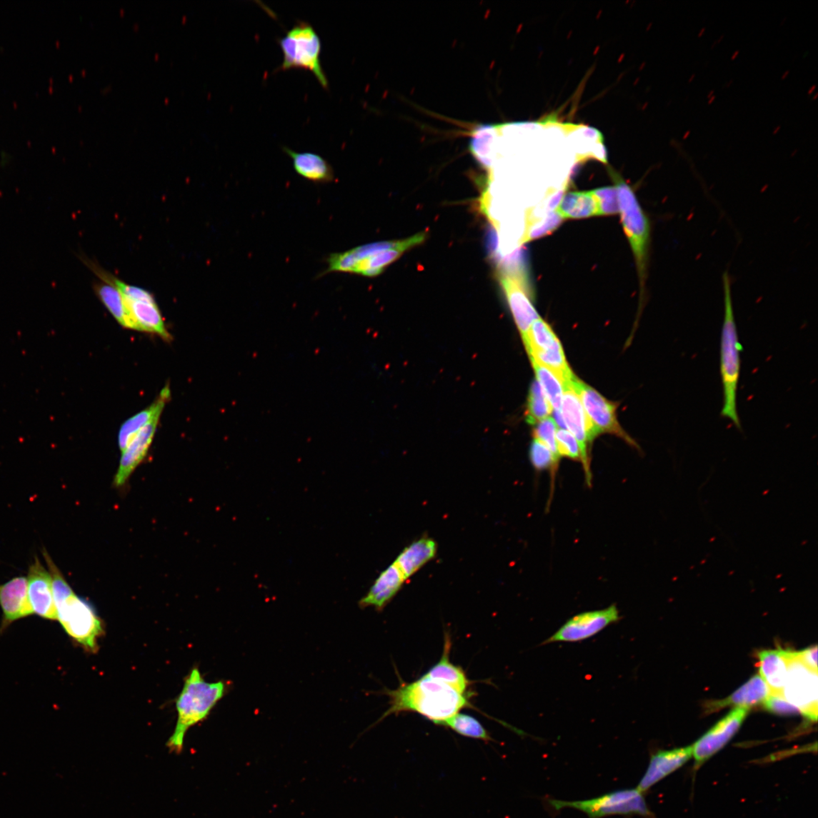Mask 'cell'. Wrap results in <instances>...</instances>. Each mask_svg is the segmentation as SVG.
Returning a JSON list of instances; mask_svg holds the SVG:
<instances>
[{
  "instance_id": "50",
  "label": "cell",
  "mask_w": 818,
  "mask_h": 818,
  "mask_svg": "<svg viewBox=\"0 0 818 818\" xmlns=\"http://www.w3.org/2000/svg\"><path fill=\"white\" fill-rule=\"evenodd\" d=\"M714 91H711V92H710V93L708 94V98L709 99V98H711L712 96H714Z\"/></svg>"
},
{
  "instance_id": "43",
  "label": "cell",
  "mask_w": 818,
  "mask_h": 818,
  "mask_svg": "<svg viewBox=\"0 0 818 818\" xmlns=\"http://www.w3.org/2000/svg\"><path fill=\"white\" fill-rule=\"evenodd\" d=\"M739 54V50H736V51L733 54V55L732 56V60L735 59L738 56Z\"/></svg>"
},
{
  "instance_id": "16",
  "label": "cell",
  "mask_w": 818,
  "mask_h": 818,
  "mask_svg": "<svg viewBox=\"0 0 818 818\" xmlns=\"http://www.w3.org/2000/svg\"><path fill=\"white\" fill-rule=\"evenodd\" d=\"M27 579L33 614L46 620L57 621L51 577L37 557L30 565Z\"/></svg>"
},
{
  "instance_id": "7",
  "label": "cell",
  "mask_w": 818,
  "mask_h": 818,
  "mask_svg": "<svg viewBox=\"0 0 818 818\" xmlns=\"http://www.w3.org/2000/svg\"><path fill=\"white\" fill-rule=\"evenodd\" d=\"M56 609L57 621L69 637L86 651L96 653L104 628L91 604L74 594Z\"/></svg>"
},
{
  "instance_id": "40",
  "label": "cell",
  "mask_w": 818,
  "mask_h": 818,
  "mask_svg": "<svg viewBox=\"0 0 818 818\" xmlns=\"http://www.w3.org/2000/svg\"><path fill=\"white\" fill-rule=\"evenodd\" d=\"M0 157H1V159H0V167L2 168L7 167L12 160V156L9 153L6 152V151H2V152L0 153Z\"/></svg>"
},
{
  "instance_id": "12",
  "label": "cell",
  "mask_w": 818,
  "mask_h": 818,
  "mask_svg": "<svg viewBox=\"0 0 818 818\" xmlns=\"http://www.w3.org/2000/svg\"><path fill=\"white\" fill-rule=\"evenodd\" d=\"M622 619L615 605L601 610L578 614L566 622L559 630L541 645L555 643H578L593 637Z\"/></svg>"
},
{
  "instance_id": "48",
  "label": "cell",
  "mask_w": 818,
  "mask_h": 818,
  "mask_svg": "<svg viewBox=\"0 0 818 818\" xmlns=\"http://www.w3.org/2000/svg\"><path fill=\"white\" fill-rule=\"evenodd\" d=\"M695 78H696V74H692V76L689 79V82L693 81Z\"/></svg>"
},
{
  "instance_id": "46",
  "label": "cell",
  "mask_w": 818,
  "mask_h": 818,
  "mask_svg": "<svg viewBox=\"0 0 818 818\" xmlns=\"http://www.w3.org/2000/svg\"><path fill=\"white\" fill-rule=\"evenodd\" d=\"M715 99H716V96H714V95L712 96L711 98H709V104H712L714 101Z\"/></svg>"
},
{
  "instance_id": "6",
  "label": "cell",
  "mask_w": 818,
  "mask_h": 818,
  "mask_svg": "<svg viewBox=\"0 0 818 818\" xmlns=\"http://www.w3.org/2000/svg\"><path fill=\"white\" fill-rule=\"evenodd\" d=\"M549 804L556 811L570 808L585 813L589 818H602L610 815H638L654 818L648 807L644 794L637 789L614 791L598 798L583 801L550 799Z\"/></svg>"
},
{
  "instance_id": "30",
  "label": "cell",
  "mask_w": 818,
  "mask_h": 818,
  "mask_svg": "<svg viewBox=\"0 0 818 818\" xmlns=\"http://www.w3.org/2000/svg\"><path fill=\"white\" fill-rule=\"evenodd\" d=\"M537 381L542 388L553 411L561 412L564 385L559 377L547 368L532 361Z\"/></svg>"
},
{
  "instance_id": "21",
  "label": "cell",
  "mask_w": 818,
  "mask_h": 818,
  "mask_svg": "<svg viewBox=\"0 0 818 818\" xmlns=\"http://www.w3.org/2000/svg\"><path fill=\"white\" fill-rule=\"evenodd\" d=\"M772 694V690L760 674L754 675L749 681L727 698L712 702L708 710L715 712L728 707L751 709L764 702Z\"/></svg>"
},
{
  "instance_id": "42",
  "label": "cell",
  "mask_w": 818,
  "mask_h": 818,
  "mask_svg": "<svg viewBox=\"0 0 818 818\" xmlns=\"http://www.w3.org/2000/svg\"><path fill=\"white\" fill-rule=\"evenodd\" d=\"M724 35L721 36L719 37V40H717V41H714L713 45L712 46V48H713L714 46H716L717 44H719L724 39Z\"/></svg>"
},
{
  "instance_id": "39",
  "label": "cell",
  "mask_w": 818,
  "mask_h": 818,
  "mask_svg": "<svg viewBox=\"0 0 818 818\" xmlns=\"http://www.w3.org/2000/svg\"><path fill=\"white\" fill-rule=\"evenodd\" d=\"M799 659L809 669L817 672V646L798 652Z\"/></svg>"
},
{
  "instance_id": "51",
  "label": "cell",
  "mask_w": 818,
  "mask_h": 818,
  "mask_svg": "<svg viewBox=\"0 0 818 818\" xmlns=\"http://www.w3.org/2000/svg\"><path fill=\"white\" fill-rule=\"evenodd\" d=\"M817 96H818V94H815V95L813 96L812 99L816 100L817 99Z\"/></svg>"
},
{
  "instance_id": "41",
  "label": "cell",
  "mask_w": 818,
  "mask_h": 818,
  "mask_svg": "<svg viewBox=\"0 0 818 818\" xmlns=\"http://www.w3.org/2000/svg\"><path fill=\"white\" fill-rule=\"evenodd\" d=\"M816 88H817V86L815 84L812 85V86L810 87V89L808 91V94L812 95L814 92V91L816 90Z\"/></svg>"
},
{
  "instance_id": "37",
  "label": "cell",
  "mask_w": 818,
  "mask_h": 818,
  "mask_svg": "<svg viewBox=\"0 0 818 818\" xmlns=\"http://www.w3.org/2000/svg\"><path fill=\"white\" fill-rule=\"evenodd\" d=\"M557 443L559 457L571 459L582 462V457L580 447L575 437L565 429L557 431Z\"/></svg>"
},
{
  "instance_id": "5",
  "label": "cell",
  "mask_w": 818,
  "mask_h": 818,
  "mask_svg": "<svg viewBox=\"0 0 818 818\" xmlns=\"http://www.w3.org/2000/svg\"><path fill=\"white\" fill-rule=\"evenodd\" d=\"M284 60L278 71L301 69L311 71L324 90L329 83L320 60L321 41L316 30L306 21H299L279 40Z\"/></svg>"
},
{
  "instance_id": "20",
  "label": "cell",
  "mask_w": 818,
  "mask_h": 818,
  "mask_svg": "<svg viewBox=\"0 0 818 818\" xmlns=\"http://www.w3.org/2000/svg\"><path fill=\"white\" fill-rule=\"evenodd\" d=\"M406 581L397 565L392 564L376 579L367 595L361 599L359 606L362 608L374 607L377 611L383 610L398 594Z\"/></svg>"
},
{
  "instance_id": "49",
  "label": "cell",
  "mask_w": 818,
  "mask_h": 818,
  "mask_svg": "<svg viewBox=\"0 0 818 818\" xmlns=\"http://www.w3.org/2000/svg\"><path fill=\"white\" fill-rule=\"evenodd\" d=\"M690 133H691L690 131H687L683 136L684 139H687V138L689 136Z\"/></svg>"
},
{
  "instance_id": "44",
  "label": "cell",
  "mask_w": 818,
  "mask_h": 818,
  "mask_svg": "<svg viewBox=\"0 0 818 818\" xmlns=\"http://www.w3.org/2000/svg\"><path fill=\"white\" fill-rule=\"evenodd\" d=\"M789 74V70H788V71H785V72L783 74V75H782V80H784V79H786V78L788 76Z\"/></svg>"
},
{
  "instance_id": "32",
  "label": "cell",
  "mask_w": 818,
  "mask_h": 818,
  "mask_svg": "<svg viewBox=\"0 0 818 818\" xmlns=\"http://www.w3.org/2000/svg\"><path fill=\"white\" fill-rule=\"evenodd\" d=\"M530 459L536 471L543 472L550 470L551 489L550 498L548 503V504H550L554 490H555L556 478L560 460L554 457L552 452L544 444L536 439L533 440L530 447Z\"/></svg>"
},
{
  "instance_id": "19",
  "label": "cell",
  "mask_w": 818,
  "mask_h": 818,
  "mask_svg": "<svg viewBox=\"0 0 818 818\" xmlns=\"http://www.w3.org/2000/svg\"><path fill=\"white\" fill-rule=\"evenodd\" d=\"M692 757H693L692 747L654 753L637 789L645 794L662 779L681 769Z\"/></svg>"
},
{
  "instance_id": "36",
  "label": "cell",
  "mask_w": 818,
  "mask_h": 818,
  "mask_svg": "<svg viewBox=\"0 0 818 818\" xmlns=\"http://www.w3.org/2000/svg\"><path fill=\"white\" fill-rule=\"evenodd\" d=\"M595 196L599 216H611L619 213L618 192L615 186H607L592 191Z\"/></svg>"
},
{
  "instance_id": "29",
  "label": "cell",
  "mask_w": 818,
  "mask_h": 818,
  "mask_svg": "<svg viewBox=\"0 0 818 818\" xmlns=\"http://www.w3.org/2000/svg\"><path fill=\"white\" fill-rule=\"evenodd\" d=\"M94 291L111 316L124 329L140 331L133 319L124 299L115 286L104 282L94 284Z\"/></svg>"
},
{
  "instance_id": "24",
  "label": "cell",
  "mask_w": 818,
  "mask_h": 818,
  "mask_svg": "<svg viewBox=\"0 0 818 818\" xmlns=\"http://www.w3.org/2000/svg\"><path fill=\"white\" fill-rule=\"evenodd\" d=\"M124 301L140 331L157 334L167 342L171 341V336L166 329L156 301L124 299Z\"/></svg>"
},
{
  "instance_id": "9",
  "label": "cell",
  "mask_w": 818,
  "mask_h": 818,
  "mask_svg": "<svg viewBox=\"0 0 818 818\" xmlns=\"http://www.w3.org/2000/svg\"><path fill=\"white\" fill-rule=\"evenodd\" d=\"M783 697L800 714L816 722L818 709L817 672L809 669L798 658L797 652L789 650V666Z\"/></svg>"
},
{
  "instance_id": "2",
  "label": "cell",
  "mask_w": 818,
  "mask_h": 818,
  "mask_svg": "<svg viewBox=\"0 0 818 818\" xmlns=\"http://www.w3.org/2000/svg\"><path fill=\"white\" fill-rule=\"evenodd\" d=\"M224 693L225 684L223 682L209 683L198 669L195 668L191 672L186 679L181 693L176 700L177 724L167 742V747L171 752L181 753L189 729L206 719Z\"/></svg>"
},
{
  "instance_id": "47",
  "label": "cell",
  "mask_w": 818,
  "mask_h": 818,
  "mask_svg": "<svg viewBox=\"0 0 818 818\" xmlns=\"http://www.w3.org/2000/svg\"><path fill=\"white\" fill-rule=\"evenodd\" d=\"M780 129H782V126H777V127L774 130L773 134H777L778 131L780 130Z\"/></svg>"
},
{
  "instance_id": "23",
  "label": "cell",
  "mask_w": 818,
  "mask_h": 818,
  "mask_svg": "<svg viewBox=\"0 0 818 818\" xmlns=\"http://www.w3.org/2000/svg\"><path fill=\"white\" fill-rule=\"evenodd\" d=\"M171 398V389L167 384L161 390L159 396L152 405L137 413L126 421L121 427L119 434V446L121 452L128 447L136 435L141 432L157 414H161Z\"/></svg>"
},
{
  "instance_id": "11",
  "label": "cell",
  "mask_w": 818,
  "mask_h": 818,
  "mask_svg": "<svg viewBox=\"0 0 818 818\" xmlns=\"http://www.w3.org/2000/svg\"><path fill=\"white\" fill-rule=\"evenodd\" d=\"M570 384L599 434H611L622 438L631 446L638 447L634 440L622 429L617 419L616 410L618 406L604 398L596 389L577 379L575 375Z\"/></svg>"
},
{
  "instance_id": "1",
  "label": "cell",
  "mask_w": 818,
  "mask_h": 818,
  "mask_svg": "<svg viewBox=\"0 0 818 818\" xmlns=\"http://www.w3.org/2000/svg\"><path fill=\"white\" fill-rule=\"evenodd\" d=\"M390 707L382 719L404 712H417L438 725L464 709L472 707L468 695L424 675L410 684L387 692Z\"/></svg>"
},
{
  "instance_id": "15",
  "label": "cell",
  "mask_w": 818,
  "mask_h": 818,
  "mask_svg": "<svg viewBox=\"0 0 818 818\" xmlns=\"http://www.w3.org/2000/svg\"><path fill=\"white\" fill-rule=\"evenodd\" d=\"M426 238L427 234L422 232L404 240L372 243L351 249L344 253L331 254L326 259L327 269L324 274L349 273L351 266L359 259L375 256L384 251L395 248H404L408 250L422 244Z\"/></svg>"
},
{
  "instance_id": "25",
  "label": "cell",
  "mask_w": 818,
  "mask_h": 818,
  "mask_svg": "<svg viewBox=\"0 0 818 818\" xmlns=\"http://www.w3.org/2000/svg\"><path fill=\"white\" fill-rule=\"evenodd\" d=\"M283 150L291 158L294 169L301 177L319 184L334 181L333 168L321 156L309 152L296 153L287 147H283Z\"/></svg>"
},
{
  "instance_id": "28",
  "label": "cell",
  "mask_w": 818,
  "mask_h": 818,
  "mask_svg": "<svg viewBox=\"0 0 818 818\" xmlns=\"http://www.w3.org/2000/svg\"><path fill=\"white\" fill-rule=\"evenodd\" d=\"M563 219H582L599 216L597 200L592 191L564 194L555 210Z\"/></svg>"
},
{
  "instance_id": "27",
  "label": "cell",
  "mask_w": 818,
  "mask_h": 818,
  "mask_svg": "<svg viewBox=\"0 0 818 818\" xmlns=\"http://www.w3.org/2000/svg\"><path fill=\"white\" fill-rule=\"evenodd\" d=\"M451 647L450 637L447 635L442 659L427 672L425 676L454 688L462 694L467 695L472 682L461 667L451 662L449 659Z\"/></svg>"
},
{
  "instance_id": "31",
  "label": "cell",
  "mask_w": 818,
  "mask_h": 818,
  "mask_svg": "<svg viewBox=\"0 0 818 818\" xmlns=\"http://www.w3.org/2000/svg\"><path fill=\"white\" fill-rule=\"evenodd\" d=\"M563 221V219L556 211L547 212L546 217L539 219L527 213L526 229L521 244L528 243L537 239L551 234L555 231Z\"/></svg>"
},
{
  "instance_id": "10",
  "label": "cell",
  "mask_w": 818,
  "mask_h": 818,
  "mask_svg": "<svg viewBox=\"0 0 818 818\" xmlns=\"http://www.w3.org/2000/svg\"><path fill=\"white\" fill-rule=\"evenodd\" d=\"M561 414L566 427L575 437L582 452V464L584 471L587 484L592 485V472L590 468L589 444L599 435L596 427L589 420L570 382L564 384V393L561 406Z\"/></svg>"
},
{
  "instance_id": "26",
  "label": "cell",
  "mask_w": 818,
  "mask_h": 818,
  "mask_svg": "<svg viewBox=\"0 0 818 818\" xmlns=\"http://www.w3.org/2000/svg\"><path fill=\"white\" fill-rule=\"evenodd\" d=\"M437 546L431 538L423 537L405 548L395 561L406 580L437 555Z\"/></svg>"
},
{
  "instance_id": "22",
  "label": "cell",
  "mask_w": 818,
  "mask_h": 818,
  "mask_svg": "<svg viewBox=\"0 0 818 818\" xmlns=\"http://www.w3.org/2000/svg\"><path fill=\"white\" fill-rule=\"evenodd\" d=\"M760 676L772 694H782L789 666V650L766 649L758 653Z\"/></svg>"
},
{
  "instance_id": "35",
  "label": "cell",
  "mask_w": 818,
  "mask_h": 818,
  "mask_svg": "<svg viewBox=\"0 0 818 818\" xmlns=\"http://www.w3.org/2000/svg\"><path fill=\"white\" fill-rule=\"evenodd\" d=\"M534 430V439L544 444L552 452L554 457L560 460L557 443V424L552 418L548 417L541 421Z\"/></svg>"
},
{
  "instance_id": "14",
  "label": "cell",
  "mask_w": 818,
  "mask_h": 818,
  "mask_svg": "<svg viewBox=\"0 0 818 818\" xmlns=\"http://www.w3.org/2000/svg\"><path fill=\"white\" fill-rule=\"evenodd\" d=\"M749 710L747 708H735L692 746L696 769L732 740L747 719Z\"/></svg>"
},
{
  "instance_id": "38",
  "label": "cell",
  "mask_w": 818,
  "mask_h": 818,
  "mask_svg": "<svg viewBox=\"0 0 818 818\" xmlns=\"http://www.w3.org/2000/svg\"><path fill=\"white\" fill-rule=\"evenodd\" d=\"M767 711L778 715H792L800 712L792 706L782 694H772L763 703Z\"/></svg>"
},
{
  "instance_id": "18",
  "label": "cell",
  "mask_w": 818,
  "mask_h": 818,
  "mask_svg": "<svg viewBox=\"0 0 818 818\" xmlns=\"http://www.w3.org/2000/svg\"><path fill=\"white\" fill-rule=\"evenodd\" d=\"M161 415V414H157L143 427L128 447L122 452L119 467L114 480L116 487L124 486L138 467V465L144 460L149 447L153 443Z\"/></svg>"
},
{
  "instance_id": "3",
  "label": "cell",
  "mask_w": 818,
  "mask_h": 818,
  "mask_svg": "<svg viewBox=\"0 0 818 818\" xmlns=\"http://www.w3.org/2000/svg\"><path fill=\"white\" fill-rule=\"evenodd\" d=\"M724 317L721 341V374L724 389L722 417L731 420L738 429L741 423L737 409V391L740 374V352L732 293V280L728 271L722 276Z\"/></svg>"
},
{
  "instance_id": "34",
  "label": "cell",
  "mask_w": 818,
  "mask_h": 818,
  "mask_svg": "<svg viewBox=\"0 0 818 818\" xmlns=\"http://www.w3.org/2000/svg\"><path fill=\"white\" fill-rule=\"evenodd\" d=\"M553 409L545 396L542 388L535 381L532 383L527 398L526 420L528 424L536 425L549 417Z\"/></svg>"
},
{
  "instance_id": "4",
  "label": "cell",
  "mask_w": 818,
  "mask_h": 818,
  "mask_svg": "<svg viewBox=\"0 0 818 818\" xmlns=\"http://www.w3.org/2000/svg\"><path fill=\"white\" fill-rule=\"evenodd\" d=\"M612 177L618 192L619 213L624 232L630 241L636 259L640 289L644 294L648 269L650 244V224L642 209L632 188L618 174L612 171Z\"/></svg>"
},
{
  "instance_id": "13",
  "label": "cell",
  "mask_w": 818,
  "mask_h": 818,
  "mask_svg": "<svg viewBox=\"0 0 818 818\" xmlns=\"http://www.w3.org/2000/svg\"><path fill=\"white\" fill-rule=\"evenodd\" d=\"M499 280L504 291L513 318L524 339L534 321L539 318L531 299L527 274L520 270L501 269Z\"/></svg>"
},
{
  "instance_id": "8",
  "label": "cell",
  "mask_w": 818,
  "mask_h": 818,
  "mask_svg": "<svg viewBox=\"0 0 818 818\" xmlns=\"http://www.w3.org/2000/svg\"><path fill=\"white\" fill-rule=\"evenodd\" d=\"M523 342L532 361L555 374L563 383L574 376L565 359L562 346L551 326L540 317L532 324Z\"/></svg>"
},
{
  "instance_id": "45",
  "label": "cell",
  "mask_w": 818,
  "mask_h": 818,
  "mask_svg": "<svg viewBox=\"0 0 818 818\" xmlns=\"http://www.w3.org/2000/svg\"><path fill=\"white\" fill-rule=\"evenodd\" d=\"M704 32H706V28L702 29L698 34V36L699 37L702 36L704 34Z\"/></svg>"
},
{
  "instance_id": "33",
  "label": "cell",
  "mask_w": 818,
  "mask_h": 818,
  "mask_svg": "<svg viewBox=\"0 0 818 818\" xmlns=\"http://www.w3.org/2000/svg\"><path fill=\"white\" fill-rule=\"evenodd\" d=\"M442 725L447 727L459 735L484 742L493 741L484 727L474 717L465 714H457L449 717Z\"/></svg>"
},
{
  "instance_id": "17",
  "label": "cell",
  "mask_w": 818,
  "mask_h": 818,
  "mask_svg": "<svg viewBox=\"0 0 818 818\" xmlns=\"http://www.w3.org/2000/svg\"><path fill=\"white\" fill-rule=\"evenodd\" d=\"M0 607L3 612L1 633L12 623L34 614L29 599L27 577H16L0 585Z\"/></svg>"
}]
</instances>
